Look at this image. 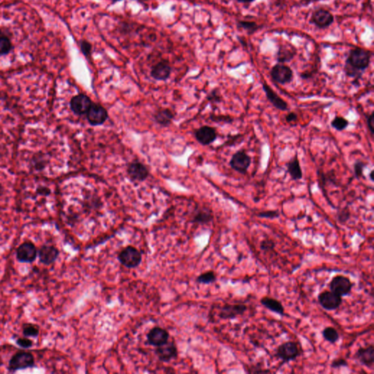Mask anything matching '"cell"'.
<instances>
[{"instance_id":"cell-1","label":"cell","mask_w":374,"mask_h":374,"mask_svg":"<svg viewBox=\"0 0 374 374\" xmlns=\"http://www.w3.org/2000/svg\"><path fill=\"white\" fill-rule=\"evenodd\" d=\"M371 62V53L362 48H355L347 58L344 71L350 78L359 79L362 73L369 67Z\"/></svg>"},{"instance_id":"cell-2","label":"cell","mask_w":374,"mask_h":374,"mask_svg":"<svg viewBox=\"0 0 374 374\" xmlns=\"http://www.w3.org/2000/svg\"><path fill=\"white\" fill-rule=\"evenodd\" d=\"M303 353L301 346L298 342H286L276 348L275 357L284 364L295 361Z\"/></svg>"},{"instance_id":"cell-3","label":"cell","mask_w":374,"mask_h":374,"mask_svg":"<svg viewBox=\"0 0 374 374\" xmlns=\"http://www.w3.org/2000/svg\"><path fill=\"white\" fill-rule=\"evenodd\" d=\"M118 260L127 268H135L139 266L142 261V254L134 246H127L121 250L118 254Z\"/></svg>"},{"instance_id":"cell-4","label":"cell","mask_w":374,"mask_h":374,"mask_svg":"<svg viewBox=\"0 0 374 374\" xmlns=\"http://www.w3.org/2000/svg\"><path fill=\"white\" fill-rule=\"evenodd\" d=\"M35 364L32 354L28 352H18L10 358L7 369L14 372L33 368Z\"/></svg>"},{"instance_id":"cell-5","label":"cell","mask_w":374,"mask_h":374,"mask_svg":"<svg viewBox=\"0 0 374 374\" xmlns=\"http://www.w3.org/2000/svg\"><path fill=\"white\" fill-rule=\"evenodd\" d=\"M251 164V157L246 153L244 149L235 152L229 160L230 168L241 175H246L247 174Z\"/></svg>"},{"instance_id":"cell-6","label":"cell","mask_w":374,"mask_h":374,"mask_svg":"<svg viewBox=\"0 0 374 374\" xmlns=\"http://www.w3.org/2000/svg\"><path fill=\"white\" fill-rule=\"evenodd\" d=\"M354 284L347 276L337 275L331 279L329 283L331 291L341 297L348 296L351 294Z\"/></svg>"},{"instance_id":"cell-7","label":"cell","mask_w":374,"mask_h":374,"mask_svg":"<svg viewBox=\"0 0 374 374\" xmlns=\"http://www.w3.org/2000/svg\"><path fill=\"white\" fill-rule=\"evenodd\" d=\"M318 302L322 309L328 312L337 310L343 303L342 297L332 291L324 290L318 295Z\"/></svg>"},{"instance_id":"cell-8","label":"cell","mask_w":374,"mask_h":374,"mask_svg":"<svg viewBox=\"0 0 374 374\" xmlns=\"http://www.w3.org/2000/svg\"><path fill=\"white\" fill-rule=\"evenodd\" d=\"M247 309V306L243 303H227L220 308L218 317L222 320H235L240 316H243Z\"/></svg>"},{"instance_id":"cell-9","label":"cell","mask_w":374,"mask_h":374,"mask_svg":"<svg viewBox=\"0 0 374 374\" xmlns=\"http://www.w3.org/2000/svg\"><path fill=\"white\" fill-rule=\"evenodd\" d=\"M270 76L273 81L279 84H288L293 80V71L289 66L279 63L272 67Z\"/></svg>"},{"instance_id":"cell-10","label":"cell","mask_w":374,"mask_h":374,"mask_svg":"<svg viewBox=\"0 0 374 374\" xmlns=\"http://www.w3.org/2000/svg\"><path fill=\"white\" fill-rule=\"evenodd\" d=\"M37 251L35 245L31 241L22 243L16 249L17 260L23 263H31L37 258Z\"/></svg>"},{"instance_id":"cell-11","label":"cell","mask_w":374,"mask_h":374,"mask_svg":"<svg viewBox=\"0 0 374 374\" xmlns=\"http://www.w3.org/2000/svg\"><path fill=\"white\" fill-rule=\"evenodd\" d=\"M170 340V339H169ZM168 342L163 345L157 347L155 354L162 362L168 363L173 360L177 359L178 357V350L177 345L174 340Z\"/></svg>"},{"instance_id":"cell-12","label":"cell","mask_w":374,"mask_h":374,"mask_svg":"<svg viewBox=\"0 0 374 374\" xmlns=\"http://www.w3.org/2000/svg\"><path fill=\"white\" fill-rule=\"evenodd\" d=\"M354 359L358 361L362 366L369 368V369H374V347L373 344L366 347H360L354 355Z\"/></svg>"},{"instance_id":"cell-13","label":"cell","mask_w":374,"mask_h":374,"mask_svg":"<svg viewBox=\"0 0 374 374\" xmlns=\"http://www.w3.org/2000/svg\"><path fill=\"white\" fill-rule=\"evenodd\" d=\"M93 104L91 99L83 94L75 95L70 100V108L74 114L76 115L86 114L90 107Z\"/></svg>"},{"instance_id":"cell-14","label":"cell","mask_w":374,"mask_h":374,"mask_svg":"<svg viewBox=\"0 0 374 374\" xmlns=\"http://www.w3.org/2000/svg\"><path fill=\"white\" fill-rule=\"evenodd\" d=\"M262 89L265 92V97H266L268 101L276 109L279 110L281 111H288L290 110L288 103L284 99L281 98L280 96L276 93L267 83H264L262 84Z\"/></svg>"},{"instance_id":"cell-15","label":"cell","mask_w":374,"mask_h":374,"mask_svg":"<svg viewBox=\"0 0 374 374\" xmlns=\"http://www.w3.org/2000/svg\"><path fill=\"white\" fill-rule=\"evenodd\" d=\"M88 121L93 126L103 125L108 119V112L105 108L98 104H93L86 113Z\"/></svg>"},{"instance_id":"cell-16","label":"cell","mask_w":374,"mask_h":374,"mask_svg":"<svg viewBox=\"0 0 374 374\" xmlns=\"http://www.w3.org/2000/svg\"><path fill=\"white\" fill-rule=\"evenodd\" d=\"M148 343L153 347H159L168 342L170 333L167 330L160 327H155L146 335Z\"/></svg>"},{"instance_id":"cell-17","label":"cell","mask_w":374,"mask_h":374,"mask_svg":"<svg viewBox=\"0 0 374 374\" xmlns=\"http://www.w3.org/2000/svg\"><path fill=\"white\" fill-rule=\"evenodd\" d=\"M195 138L199 144L203 146L210 145L217 138L216 129L208 126H203L198 129L195 133Z\"/></svg>"},{"instance_id":"cell-18","label":"cell","mask_w":374,"mask_h":374,"mask_svg":"<svg viewBox=\"0 0 374 374\" xmlns=\"http://www.w3.org/2000/svg\"><path fill=\"white\" fill-rule=\"evenodd\" d=\"M59 255V249L56 246L51 245H43L38 251L40 262L45 265L53 264L57 260Z\"/></svg>"},{"instance_id":"cell-19","label":"cell","mask_w":374,"mask_h":374,"mask_svg":"<svg viewBox=\"0 0 374 374\" xmlns=\"http://www.w3.org/2000/svg\"><path fill=\"white\" fill-rule=\"evenodd\" d=\"M127 174L133 180L143 182L149 177V170L144 164L139 162H135L129 165Z\"/></svg>"},{"instance_id":"cell-20","label":"cell","mask_w":374,"mask_h":374,"mask_svg":"<svg viewBox=\"0 0 374 374\" xmlns=\"http://www.w3.org/2000/svg\"><path fill=\"white\" fill-rule=\"evenodd\" d=\"M171 74V67L169 63L163 61L152 67L151 75L157 81H166Z\"/></svg>"},{"instance_id":"cell-21","label":"cell","mask_w":374,"mask_h":374,"mask_svg":"<svg viewBox=\"0 0 374 374\" xmlns=\"http://www.w3.org/2000/svg\"><path fill=\"white\" fill-rule=\"evenodd\" d=\"M286 167L287 174L290 175L292 181H300L303 179V170L298 159V154L287 162Z\"/></svg>"},{"instance_id":"cell-22","label":"cell","mask_w":374,"mask_h":374,"mask_svg":"<svg viewBox=\"0 0 374 374\" xmlns=\"http://www.w3.org/2000/svg\"><path fill=\"white\" fill-rule=\"evenodd\" d=\"M312 21L319 28H326L332 24L333 16L329 11L320 9L313 14Z\"/></svg>"},{"instance_id":"cell-23","label":"cell","mask_w":374,"mask_h":374,"mask_svg":"<svg viewBox=\"0 0 374 374\" xmlns=\"http://www.w3.org/2000/svg\"><path fill=\"white\" fill-rule=\"evenodd\" d=\"M260 303L265 309L270 311V312L276 313L280 316H284L285 314V309L282 303L276 298L272 297L265 296L261 298Z\"/></svg>"},{"instance_id":"cell-24","label":"cell","mask_w":374,"mask_h":374,"mask_svg":"<svg viewBox=\"0 0 374 374\" xmlns=\"http://www.w3.org/2000/svg\"><path fill=\"white\" fill-rule=\"evenodd\" d=\"M317 175H318L319 181H320V186L321 187L322 191L325 190V187L327 185H334L335 187H339V182L336 179V174L334 171H328L327 173H324L322 170L317 171Z\"/></svg>"},{"instance_id":"cell-25","label":"cell","mask_w":374,"mask_h":374,"mask_svg":"<svg viewBox=\"0 0 374 374\" xmlns=\"http://www.w3.org/2000/svg\"><path fill=\"white\" fill-rule=\"evenodd\" d=\"M155 121L159 125L164 126L169 125L174 119V114L171 110L161 109L155 114Z\"/></svg>"},{"instance_id":"cell-26","label":"cell","mask_w":374,"mask_h":374,"mask_svg":"<svg viewBox=\"0 0 374 374\" xmlns=\"http://www.w3.org/2000/svg\"><path fill=\"white\" fill-rule=\"evenodd\" d=\"M213 216L211 211L208 209L203 208L197 210L193 217V222L197 224H206L213 220Z\"/></svg>"},{"instance_id":"cell-27","label":"cell","mask_w":374,"mask_h":374,"mask_svg":"<svg viewBox=\"0 0 374 374\" xmlns=\"http://www.w3.org/2000/svg\"><path fill=\"white\" fill-rule=\"evenodd\" d=\"M295 50L294 49L293 46L287 47V45L281 46L278 52L277 60L279 63L288 62L293 59L295 56Z\"/></svg>"},{"instance_id":"cell-28","label":"cell","mask_w":374,"mask_h":374,"mask_svg":"<svg viewBox=\"0 0 374 374\" xmlns=\"http://www.w3.org/2000/svg\"><path fill=\"white\" fill-rule=\"evenodd\" d=\"M12 43L10 36L0 31V56L8 54L12 51Z\"/></svg>"},{"instance_id":"cell-29","label":"cell","mask_w":374,"mask_h":374,"mask_svg":"<svg viewBox=\"0 0 374 374\" xmlns=\"http://www.w3.org/2000/svg\"><path fill=\"white\" fill-rule=\"evenodd\" d=\"M322 336H323L324 339L331 344H336V342H339V339H340V335H339V333L338 332L337 330H336V328H333V327H326V328L322 331Z\"/></svg>"},{"instance_id":"cell-30","label":"cell","mask_w":374,"mask_h":374,"mask_svg":"<svg viewBox=\"0 0 374 374\" xmlns=\"http://www.w3.org/2000/svg\"><path fill=\"white\" fill-rule=\"evenodd\" d=\"M350 125V122L343 116H336L331 122V126L338 132H342Z\"/></svg>"},{"instance_id":"cell-31","label":"cell","mask_w":374,"mask_h":374,"mask_svg":"<svg viewBox=\"0 0 374 374\" xmlns=\"http://www.w3.org/2000/svg\"><path fill=\"white\" fill-rule=\"evenodd\" d=\"M22 333L25 337L36 338L40 334V328L34 324L25 323L22 326Z\"/></svg>"},{"instance_id":"cell-32","label":"cell","mask_w":374,"mask_h":374,"mask_svg":"<svg viewBox=\"0 0 374 374\" xmlns=\"http://www.w3.org/2000/svg\"><path fill=\"white\" fill-rule=\"evenodd\" d=\"M216 281V275L213 270L202 273L197 278V282L202 284H210Z\"/></svg>"},{"instance_id":"cell-33","label":"cell","mask_w":374,"mask_h":374,"mask_svg":"<svg viewBox=\"0 0 374 374\" xmlns=\"http://www.w3.org/2000/svg\"><path fill=\"white\" fill-rule=\"evenodd\" d=\"M351 218V211L348 207H344L338 210L336 218L339 224H345Z\"/></svg>"},{"instance_id":"cell-34","label":"cell","mask_w":374,"mask_h":374,"mask_svg":"<svg viewBox=\"0 0 374 374\" xmlns=\"http://www.w3.org/2000/svg\"><path fill=\"white\" fill-rule=\"evenodd\" d=\"M244 368L245 372L248 374L270 373V371L265 369L260 363H258V364L255 365H250V366L246 365Z\"/></svg>"},{"instance_id":"cell-35","label":"cell","mask_w":374,"mask_h":374,"mask_svg":"<svg viewBox=\"0 0 374 374\" xmlns=\"http://www.w3.org/2000/svg\"><path fill=\"white\" fill-rule=\"evenodd\" d=\"M366 166H367V163H365L364 161H361V160H358L354 163V174H355V177L357 179L364 178V170Z\"/></svg>"},{"instance_id":"cell-36","label":"cell","mask_w":374,"mask_h":374,"mask_svg":"<svg viewBox=\"0 0 374 374\" xmlns=\"http://www.w3.org/2000/svg\"><path fill=\"white\" fill-rule=\"evenodd\" d=\"M256 216L259 218L275 219V218H279L280 212L277 210H262V211L257 212L256 213Z\"/></svg>"},{"instance_id":"cell-37","label":"cell","mask_w":374,"mask_h":374,"mask_svg":"<svg viewBox=\"0 0 374 374\" xmlns=\"http://www.w3.org/2000/svg\"><path fill=\"white\" fill-rule=\"evenodd\" d=\"M366 124H367L368 129L369 133L372 135V138H374V112L372 111L371 114L366 115Z\"/></svg>"},{"instance_id":"cell-38","label":"cell","mask_w":374,"mask_h":374,"mask_svg":"<svg viewBox=\"0 0 374 374\" xmlns=\"http://www.w3.org/2000/svg\"><path fill=\"white\" fill-rule=\"evenodd\" d=\"M349 364L347 360L344 358H339L333 360L331 364V367L333 369H339L341 368L348 367Z\"/></svg>"},{"instance_id":"cell-39","label":"cell","mask_w":374,"mask_h":374,"mask_svg":"<svg viewBox=\"0 0 374 374\" xmlns=\"http://www.w3.org/2000/svg\"><path fill=\"white\" fill-rule=\"evenodd\" d=\"M80 46H81V51H82L84 56H86V57L90 56L92 49L90 42L86 40H81L80 42Z\"/></svg>"},{"instance_id":"cell-40","label":"cell","mask_w":374,"mask_h":374,"mask_svg":"<svg viewBox=\"0 0 374 374\" xmlns=\"http://www.w3.org/2000/svg\"><path fill=\"white\" fill-rule=\"evenodd\" d=\"M16 344L23 349H29L33 347L34 342L28 337L18 338L16 341Z\"/></svg>"},{"instance_id":"cell-41","label":"cell","mask_w":374,"mask_h":374,"mask_svg":"<svg viewBox=\"0 0 374 374\" xmlns=\"http://www.w3.org/2000/svg\"><path fill=\"white\" fill-rule=\"evenodd\" d=\"M275 243L273 240L266 239L263 240L260 243V249L264 251H272L274 249Z\"/></svg>"},{"instance_id":"cell-42","label":"cell","mask_w":374,"mask_h":374,"mask_svg":"<svg viewBox=\"0 0 374 374\" xmlns=\"http://www.w3.org/2000/svg\"><path fill=\"white\" fill-rule=\"evenodd\" d=\"M243 141V136L240 134H237L235 135H232L229 137V139L227 140V142L225 143L226 145L228 146H232L235 145V144H240V142Z\"/></svg>"},{"instance_id":"cell-43","label":"cell","mask_w":374,"mask_h":374,"mask_svg":"<svg viewBox=\"0 0 374 374\" xmlns=\"http://www.w3.org/2000/svg\"><path fill=\"white\" fill-rule=\"evenodd\" d=\"M212 121L216 122H221L224 124H231L233 122V118L225 115H221V116H216L212 118Z\"/></svg>"},{"instance_id":"cell-44","label":"cell","mask_w":374,"mask_h":374,"mask_svg":"<svg viewBox=\"0 0 374 374\" xmlns=\"http://www.w3.org/2000/svg\"><path fill=\"white\" fill-rule=\"evenodd\" d=\"M298 114H297L295 112L288 113V114H287L285 116L286 122L289 124L292 123V122H296V121L298 120Z\"/></svg>"},{"instance_id":"cell-45","label":"cell","mask_w":374,"mask_h":374,"mask_svg":"<svg viewBox=\"0 0 374 374\" xmlns=\"http://www.w3.org/2000/svg\"><path fill=\"white\" fill-rule=\"evenodd\" d=\"M208 100L210 101L213 102V103H218V102L221 100V95L216 91H213V92L209 94Z\"/></svg>"},{"instance_id":"cell-46","label":"cell","mask_w":374,"mask_h":374,"mask_svg":"<svg viewBox=\"0 0 374 374\" xmlns=\"http://www.w3.org/2000/svg\"><path fill=\"white\" fill-rule=\"evenodd\" d=\"M374 171H373V170H372V171H371L370 174H369V180H370L371 182H374Z\"/></svg>"},{"instance_id":"cell-47","label":"cell","mask_w":374,"mask_h":374,"mask_svg":"<svg viewBox=\"0 0 374 374\" xmlns=\"http://www.w3.org/2000/svg\"><path fill=\"white\" fill-rule=\"evenodd\" d=\"M238 1H241V2H251V1H254V0H238Z\"/></svg>"},{"instance_id":"cell-48","label":"cell","mask_w":374,"mask_h":374,"mask_svg":"<svg viewBox=\"0 0 374 374\" xmlns=\"http://www.w3.org/2000/svg\"><path fill=\"white\" fill-rule=\"evenodd\" d=\"M114 1H120V0H114Z\"/></svg>"}]
</instances>
